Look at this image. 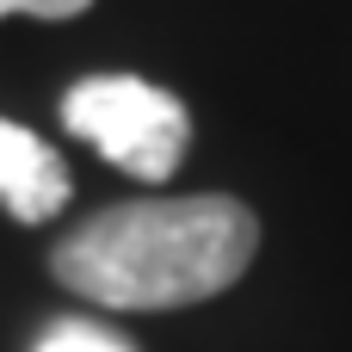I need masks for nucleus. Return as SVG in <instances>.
I'll use <instances>...</instances> for the list:
<instances>
[{"label": "nucleus", "instance_id": "1", "mask_svg": "<svg viewBox=\"0 0 352 352\" xmlns=\"http://www.w3.org/2000/svg\"><path fill=\"white\" fill-rule=\"evenodd\" d=\"M254 248L260 223L229 192L130 198L74 223L50 248V272L99 309H186L229 291Z\"/></svg>", "mask_w": 352, "mask_h": 352}, {"label": "nucleus", "instance_id": "3", "mask_svg": "<svg viewBox=\"0 0 352 352\" xmlns=\"http://www.w3.org/2000/svg\"><path fill=\"white\" fill-rule=\"evenodd\" d=\"M68 186H74V179H68L62 155H56L37 130L0 118V204H6L19 223H50V217L68 204Z\"/></svg>", "mask_w": 352, "mask_h": 352}, {"label": "nucleus", "instance_id": "5", "mask_svg": "<svg viewBox=\"0 0 352 352\" xmlns=\"http://www.w3.org/2000/svg\"><path fill=\"white\" fill-rule=\"evenodd\" d=\"M93 0H0V19H74Z\"/></svg>", "mask_w": 352, "mask_h": 352}, {"label": "nucleus", "instance_id": "4", "mask_svg": "<svg viewBox=\"0 0 352 352\" xmlns=\"http://www.w3.org/2000/svg\"><path fill=\"white\" fill-rule=\"evenodd\" d=\"M31 352H136L124 334H111V328H99V322H80V316H68V322H56L43 340Z\"/></svg>", "mask_w": 352, "mask_h": 352}, {"label": "nucleus", "instance_id": "2", "mask_svg": "<svg viewBox=\"0 0 352 352\" xmlns=\"http://www.w3.org/2000/svg\"><path fill=\"white\" fill-rule=\"evenodd\" d=\"M62 124L93 142L111 167H124L130 179L142 186H161L179 173L186 161V142H192V118L186 105L142 80V74H93V80H74L68 99H62Z\"/></svg>", "mask_w": 352, "mask_h": 352}]
</instances>
